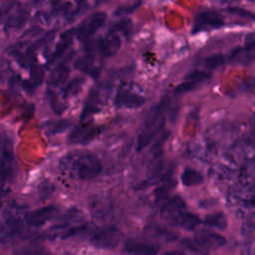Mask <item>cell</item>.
Returning a JSON list of instances; mask_svg holds the SVG:
<instances>
[{"mask_svg": "<svg viewBox=\"0 0 255 255\" xmlns=\"http://www.w3.org/2000/svg\"><path fill=\"white\" fill-rule=\"evenodd\" d=\"M60 167L70 177L89 180L99 175L102 164L99 158L87 150H75L67 153L60 161Z\"/></svg>", "mask_w": 255, "mask_h": 255, "instance_id": "cell-1", "label": "cell"}, {"mask_svg": "<svg viewBox=\"0 0 255 255\" xmlns=\"http://www.w3.org/2000/svg\"><path fill=\"white\" fill-rule=\"evenodd\" d=\"M165 103H160L159 105L153 107L146 119L143 131L138 135L136 140V149L139 151L146 147L153 137L159 132L164 125V105Z\"/></svg>", "mask_w": 255, "mask_h": 255, "instance_id": "cell-2", "label": "cell"}, {"mask_svg": "<svg viewBox=\"0 0 255 255\" xmlns=\"http://www.w3.org/2000/svg\"><path fill=\"white\" fill-rule=\"evenodd\" d=\"M226 243V240L223 236L202 230L199 231L198 233L195 234L194 238L192 240L190 239H184L182 240V245L186 247L187 249L193 251V252H198V253H205L207 251L217 249L219 247H222Z\"/></svg>", "mask_w": 255, "mask_h": 255, "instance_id": "cell-3", "label": "cell"}, {"mask_svg": "<svg viewBox=\"0 0 255 255\" xmlns=\"http://www.w3.org/2000/svg\"><path fill=\"white\" fill-rule=\"evenodd\" d=\"M121 44V37L117 33L110 31L104 38H101L97 41H87L85 49L88 55L93 56V54L97 52L102 57L108 58L115 55L119 51Z\"/></svg>", "mask_w": 255, "mask_h": 255, "instance_id": "cell-4", "label": "cell"}, {"mask_svg": "<svg viewBox=\"0 0 255 255\" xmlns=\"http://www.w3.org/2000/svg\"><path fill=\"white\" fill-rule=\"evenodd\" d=\"M121 240V231L113 225L97 228L90 237V242L101 249H113Z\"/></svg>", "mask_w": 255, "mask_h": 255, "instance_id": "cell-5", "label": "cell"}, {"mask_svg": "<svg viewBox=\"0 0 255 255\" xmlns=\"http://www.w3.org/2000/svg\"><path fill=\"white\" fill-rule=\"evenodd\" d=\"M107 14L102 11H98L88 16L76 30V35L81 41H89L90 38L105 24Z\"/></svg>", "mask_w": 255, "mask_h": 255, "instance_id": "cell-6", "label": "cell"}, {"mask_svg": "<svg viewBox=\"0 0 255 255\" xmlns=\"http://www.w3.org/2000/svg\"><path fill=\"white\" fill-rule=\"evenodd\" d=\"M229 159L240 167L255 161V143L252 141H240L229 150Z\"/></svg>", "mask_w": 255, "mask_h": 255, "instance_id": "cell-7", "label": "cell"}, {"mask_svg": "<svg viewBox=\"0 0 255 255\" xmlns=\"http://www.w3.org/2000/svg\"><path fill=\"white\" fill-rule=\"evenodd\" d=\"M115 106L117 108H126V109H138L142 107L145 103V98L131 89L121 87L119 88L116 97H115Z\"/></svg>", "mask_w": 255, "mask_h": 255, "instance_id": "cell-8", "label": "cell"}, {"mask_svg": "<svg viewBox=\"0 0 255 255\" xmlns=\"http://www.w3.org/2000/svg\"><path fill=\"white\" fill-rule=\"evenodd\" d=\"M224 24L223 19L219 13L213 10L203 11L196 15L194 19V24L192 27V32L197 33L201 31H209L212 29H217Z\"/></svg>", "mask_w": 255, "mask_h": 255, "instance_id": "cell-9", "label": "cell"}, {"mask_svg": "<svg viewBox=\"0 0 255 255\" xmlns=\"http://www.w3.org/2000/svg\"><path fill=\"white\" fill-rule=\"evenodd\" d=\"M58 213V208L54 205L44 206L42 208L25 213L24 221L28 226L40 227L46 222L52 220Z\"/></svg>", "mask_w": 255, "mask_h": 255, "instance_id": "cell-10", "label": "cell"}, {"mask_svg": "<svg viewBox=\"0 0 255 255\" xmlns=\"http://www.w3.org/2000/svg\"><path fill=\"white\" fill-rule=\"evenodd\" d=\"M22 221L13 212L8 211L3 214V223L1 227V242L4 244L18 236L22 231Z\"/></svg>", "mask_w": 255, "mask_h": 255, "instance_id": "cell-11", "label": "cell"}, {"mask_svg": "<svg viewBox=\"0 0 255 255\" xmlns=\"http://www.w3.org/2000/svg\"><path fill=\"white\" fill-rule=\"evenodd\" d=\"M100 132V128L92 123L81 125L75 128L69 135V141L71 143L85 144L93 140Z\"/></svg>", "mask_w": 255, "mask_h": 255, "instance_id": "cell-12", "label": "cell"}, {"mask_svg": "<svg viewBox=\"0 0 255 255\" xmlns=\"http://www.w3.org/2000/svg\"><path fill=\"white\" fill-rule=\"evenodd\" d=\"M185 207V202L180 196H173L163 204L160 210V214L166 221L173 224L175 220L184 211H186Z\"/></svg>", "mask_w": 255, "mask_h": 255, "instance_id": "cell-13", "label": "cell"}, {"mask_svg": "<svg viewBox=\"0 0 255 255\" xmlns=\"http://www.w3.org/2000/svg\"><path fill=\"white\" fill-rule=\"evenodd\" d=\"M123 253L125 255H157L158 249L152 245L128 239L124 245Z\"/></svg>", "mask_w": 255, "mask_h": 255, "instance_id": "cell-14", "label": "cell"}, {"mask_svg": "<svg viewBox=\"0 0 255 255\" xmlns=\"http://www.w3.org/2000/svg\"><path fill=\"white\" fill-rule=\"evenodd\" d=\"M12 162H13L12 142L7 139L2 143V156H1L2 181H5V179H8L12 175Z\"/></svg>", "mask_w": 255, "mask_h": 255, "instance_id": "cell-15", "label": "cell"}, {"mask_svg": "<svg viewBox=\"0 0 255 255\" xmlns=\"http://www.w3.org/2000/svg\"><path fill=\"white\" fill-rule=\"evenodd\" d=\"M74 34H76V29L67 30L64 34H62L61 38L59 39L58 43L56 44L54 52L51 54V56L48 60V63H53L57 58H59L66 51V49L72 44Z\"/></svg>", "mask_w": 255, "mask_h": 255, "instance_id": "cell-16", "label": "cell"}, {"mask_svg": "<svg viewBox=\"0 0 255 255\" xmlns=\"http://www.w3.org/2000/svg\"><path fill=\"white\" fill-rule=\"evenodd\" d=\"M100 93L98 90H92L90 95H89V98L86 102V105L82 111V114L80 116V119L81 121H84L85 119L89 118L90 116H92L93 114L97 113L99 111V108L98 106L100 105Z\"/></svg>", "mask_w": 255, "mask_h": 255, "instance_id": "cell-17", "label": "cell"}, {"mask_svg": "<svg viewBox=\"0 0 255 255\" xmlns=\"http://www.w3.org/2000/svg\"><path fill=\"white\" fill-rule=\"evenodd\" d=\"M69 67L66 62H61L56 68L51 72L49 77V84L51 86H60L64 84L69 76Z\"/></svg>", "mask_w": 255, "mask_h": 255, "instance_id": "cell-18", "label": "cell"}, {"mask_svg": "<svg viewBox=\"0 0 255 255\" xmlns=\"http://www.w3.org/2000/svg\"><path fill=\"white\" fill-rule=\"evenodd\" d=\"M44 79V71L40 66L34 65L31 68V74H30V78L24 82V89L29 92L32 93L43 81Z\"/></svg>", "mask_w": 255, "mask_h": 255, "instance_id": "cell-19", "label": "cell"}, {"mask_svg": "<svg viewBox=\"0 0 255 255\" xmlns=\"http://www.w3.org/2000/svg\"><path fill=\"white\" fill-rule=\"evenodd\" d=\"M200 223V219L197 215L184 211L173 223V225L179 226L186 230H193L195 229Z\"/></svg>", "mask_w": 255, "mask_h": 255, "instance_id": "cell-20", "label": "cell"}, {"mask_svg": "<svg viewBox=\"0 0 255 255\" xmlns=\"http://www.w3.org/2000/svg\"><path fill=\"white\" fill-rule=\"evenodd\" d=\"M75 67L83 71L84 73L90 74L93 77H96L100 73V69L97 68L94 64V59L92 55H86L84 57L79 58L75 63Z\"/></svg>", "mask_w": 255, "mask_h": 255, "instance_id": "cell-21", "label": "cell"}, {"mask_svg": "<svg viewBox=\"0 0 255 255\" xmlns=\"http://www.w3.org/2000/svg\"><path fill=\"white\" fill-rule=\"evenodd\" d=\"M180 180L184 186H193L200 184L203 181V176L196 169L186 167L181 173Z\"/></svg>", "mask_w": 255, "mask_h": 255, "instance_id": "cell-22", "label": "cell"}, {"mask_svg": "<svg viewBox=\"0 0 255 255\" xmlns=\"http://www.w3.org/2000/svg\"><path fill=\"white\" fill-rule=\"evenodd\" d=\"M204 223L208 226H211V227H214V228H217L220 230L225 229V227L227 225L226 218H225L224 214L221 212L213 213V214L206 216L204 219Z\"/></svg>", "mask_w": 255, "mask_h": 255, "instance_id": "cell-23", "label": "cell"}, {"mask_svg": "<svg viewBox=\"0 0 255 255\" xmlns=\"http://www.w3.org/2000/svg\"><path fill=\"white\" fill-rule=\"evenodd\" d=\"M84 84H85L84 78H74L64 87V89H63L64 96L66 98L76 96L81 91Z\"/></svg>", "mask_w": 255, "mask_h": 255, "instance_id": "cell-24", "label": "cell"}, {"mask_svg": "<svg viewBox=\"0 0 255 255\" xmlns=\"http://www.w3.org/2000/svg\"><path fill=\"white\" fill-rule=\"evenodd\" d=\"M28 14L26 11H17L13 15L9 16L6 21V26L10 28H20L27 20Z\"/></svg>", "mask_w": 255, "mask_h": 255, "instance_id": "cell-25", "label": "cell"}, {"mask_svg": "<svg viewBox=\"0 0 255 255\" xmlns=\"http://www.w3.org/2000/svg\"><path fill=\"white\" fill-rule=\"evenodd\" d=\"M176 186V181L171 179V178H168L167 180H165L164 183H162L161 185H159L155 191H154V194H155V197L157 200H162V199H166L170 190Z\"/></svg>", "mask_w": 255, "mask_h": 255, "instance_id": "cell-26", "label": "cell"}, {"mask_svg": "<svg viewBox=\"0 0 255 255\" xmlns=\"http://www.w3.org/2000/svg\"><path fill=\"white\" fill-rule=\"evenodd\" d=\"M47 98H48L51 108L57 115H61L65 111L66 107H64L63 103L61 102V100L58 98L57 94L52 89H49L47 91Z\"/></svg>", "mask_w": 255, "mask_h": 255, "instance_id": "cell-27", "label": "cell"}, {"mask_svg": "<svg viewBox=\"0 0 255 255\" xmlns=\"http://www.w3.org/2000/svg\"><path fill=\"white\" fill-rule=\"evenodd\" d=\"M71 123L67 120H60L57 121L55 123H53L51 126L48 127V130L47 132L49 134H55V133H59V132H63L66 129H68L71 127Z\"/></svg>", "mask_w": 255, "mask_h": 255, "instance_id": "cell-28", "label": "cell"}, {"mask_svg": "<svg viewBox=\"0 0 255 255\" xmlns=\"http://www.w3.org/2000/svg\"><path fill=\"white\" fill-rule=\"evenodd\" d=\"M149 234L152 237H156V238H159V239H162L165 241H172V240L176 239V236L173 233H171L167 230L160 229L158 227H150Z\"/></svg>", "mask_w": 255, "mask_h": 255, "instance_id": "cell-29", "label": "cell"}, {"mask_svg": "<svg viewBox=\"0 0 255 255\" xmlns=\"http://www.w3.org/2000/svg\"><path fill=\"white\" fill-rule=\"evenodd\" d=\"M210 78V74L204 71H193L188 73L187 75L184 76V80L187 82H192V83H199V82H203L206 81Z\"/></svg>", "mask_w": 255, "mask_h": 255, "instance_id": "cell-30", "label": "cell"}, {"mask_svg": "<svg viewBox=\"0 0 255 255\" xmlns=\"http://www.w3.org/2000/svg\"><path fill=\"white\" fill-rule=\"evenodd\" d=\"M15 255H47V250L41 247H24L14 252Z\"/></svg>", "mask_w": 255, "mask_h": 255, "instance_id": "cell-31", "label": "cell"}, {"mask_svg": "<svg viewBox=\"0 0 255 255\" xmlns=\"http://www.w3.org/2000/svg\"><path fill=\"white\" fill-rule=\"evenodd\" d=\"M131 26V21L129 19H123L119 22H116L113 27L111 28V31L114 33L122 32V31H128V29Z\"/></svg>", "mask_w": 255, "mask_h": 255, "instance_id": "cell-32", "label": "cell"}, {"mask_svg": "<svg viewBox=\"0 0 255 255\" xmlns=\"http://www.w3.org/2000/svg\"><path fill=\"white\" fill-rule=\"evenodd\" d=\"M197 86V84L195 83H192V82H187V81H184L182 82L181 84H179L178 86L175 87L174 89V93L179 95V94H183V93H187V92H190L191 90L195 89V87Z\"/></svg>", "mask_w": 255, "mask_h": 255, "instance_id": "cell-33", "label": "cell"}, {"mask_svg": "<svg viewBox=\"0 0 255 255\" xmlns=\"http://www.w3.org/2000/svg\"><path fill=\"white\" fill-rule=\"evenodd\" d=\"M140 4H141V2H137V3L130 4V5L121 6V7H119V8L116 10L115 15H117V16H122V15L129 14V13H131L132 11H134Z\"/></svg>", "mask_w": 255, "mask_h": 255, "instance_id": "cell-34", "label": "cell"}, {"mask_svg": "<svg viewBox=\"0 0 255 255\" xmlns=\"http://www.w3.org/2000/svg\"><path fill=\"white\" fill-rule=\"evenodd\" d=\"M241 255H255V237L249 240L242 248Z\"/></svg>", "mask_w": 255, "mask_h": 255, "instance_id": "cell-35", "label": "cell"}, {"mask_svg": "<svg viewBox=\"0 0 255 255\" xmlns=\"http://www.w3.org/2000/svg\"><path fill=\"white\" fill-rule=\"evenodd\" d=\"M223 63V58L221 56H213L209 57L205 61V66L208 68H215Z\"/></svg>", "mask_w": 255, "mask_h": 255, "instance_id": "cell-36", "label": "cell"}, {"mask_svg": "<svg viewBox=\"0 0 255 255\" xmlns=\"http://www.w3.org/2000/svg\"><path fill=\"white\" fill-rule=\"evenodd\" d=\"M163 255H186L184 252L182 251H178V250H173V251H168L165 252Z\"/></svg>", "mask_w": 255, "mask_h": 255, "instance_id": "cell-37", "label": "cell"}, {"mask_svg": "<svg viewBox=\"0 0 255 255\" xmlns=\"http://www.w3.org/2000/svg\"><path fill=\"white\" fill-rule=\"evenodd\" d=\"M253 130H254V135H255V117L253 120Z\"/></svg>", "mask_w": 255, "mask_h": 255, "instance_id": "cell-38", "label": "cell"}, {"mask_svg": "<svg viewBox=\"0 0 255 255\" xmlns=\"http://www.w3.org/2000/svg\"><path fill=\"white\" fill-rule=\"evenodd\" d=\"M253 88H254V91H255V81H254V85H253Z\"/></svg>", "mask_w": 255, "mask_h": 255, "instance_id": "cell-39", "label": "cell"}]
</instances>
